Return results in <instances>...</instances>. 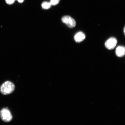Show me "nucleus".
I'll list each match as a JSON object with an SVG mask.
<instances>
[{
	"instance_id": "423d86ee",
	"label": "nucleus",
	"mask_w": 125,
	"mask_h": 125,
	"mask_svg": "<svg viewBox=\"0 0 125 125\" xmlns=\"http://www.w3.org/2000/svg\"><path fill=\"white\" fill-rule=\"evenodd\" d=\"M115 54L117 57H123L125 55V47L123 46L117 47L115 50Z\"/></svg>"
},
{
	"instance_id": "f257e3e1",
	"label": "nucleus",
	"mask_w": 125,
	"mask_h": 125,
	"mask_svg": "<svg viewBox=\"0 0 125 125\" xmlns=\"http://www.w3.org/2000/svg\"><path fill=\"white\" fill-rule=\"evenodd\" d=\"M15 86L13 83L10 81H6L0 87V92L2 94H10L14 90Z\"/></svg>"
},
{
	"instance_id": "9d476101",
	"label": "nucleus",
	"mask_w": 125,
	"mask_h": 125,
	"mask_svg": "<svg viewBox=\"0 0 125 125\" xmlns=\"http://www.w3.org/2000/svg\"><path fill=\"white\" fill-rule=\"evenodd\" d=\"M18 0L19 2L22 3L23 2L24 0Z\"/></svg>"
},
{
	"instance_id": "f03ea898",
	"label": "nucleus",
	"mask_w": 125,
	"mask_h": 125,
	"mask_svg": "<svg viewBox=\"0 0 125 125\" xmlns=\"http://www.w3.org/2000/svg\"><path fill=\"white\" fill-rule=\"evenodd\" d=\"M0 117L2 121L6 122H9L11 121L12 118L10 111L7 108L1 109L0 111Z\"/></svg>"
},
{
	"instance_id": "1a4fd4ad",
	"label": "nucleus",
	"mask_w": 125,
	"mask_h": 125,
	"mask_svg": "<svg viewBox=\"0 0 125 125\" xmlns=\"http://www.w3.org/2000/svg\"><path fill=\"white\" fill-rule=\"evenodd\" d=\"M16 0H6V2L8 4H11L13 3Z\"/></svg>"
},
{
	"instance_id": "0eeeda50",
	"label": "nucleus",
	"mask_w": 125,
	"mask_h": 125,
	"mask_svg": "<svg viewBox=\"0 0 125 125\" xmlns=\"http://www.w3.org/2000/svg\"><path fill=\"white\" fill-rule=\"evenodd\" d=\"M51 5L50 2H44L42 4V7L43 9H48L50 8L51 7Z\"/></svg>"
},
{
	"instance_id": "9b49d317",
	"label": "nucleus",
	"mask_w": 125,
	"mask_h": 125,
	"mask_svg": "<svg viewBox=\"0 0 125 125\" xmlns=\"http://www.w3.org/2000/svg\"><path fill=\"white\" fill-rule=\"evenodd\" d=\"M123 32H124V35L125 36V26L124 28V29H123Z\"/></svg>"
},
{
	"instance_id": "6e6552de",
	"label": "nucleus",
	"mask_w": 125,
	"mask_h": 125,
	"mask_svg": "<svg viewBox=\"0 0 125 125\" xmlns=\"http://www.w3.org/2000/svg\"><path fill=\"white\" fill-rule=\"evenodd\" d=\"M60 0H51L50 3L51 5H55L58 4Z\"/></svg>"
},
{
	"instance_id": "20e7f679",
	"label": "nucleus",
	"mask_w": 125,
	"mask_h": 125,
	"mask_svg": "<svg viewBox=\"0 0 125 125\" xmlns=\"http://www.w3.org/2000/svg\"><path fill=\"white\" fill-rule=\"evenodd\" d=\"M117 43V39L114 37H111L107 40L105 43V46L107 49L111 50L114 49Z\"/></svg>"
},
{
	"instance_id": "39448f33",
	"label": "nucleus",
	"mask_w": 125,
	"mask_h": 125,
	"mask_svg": "<svg viewBox=\"0 0 125 125\" xmlns=\"http://www.w3.org/2000/svg\"><path fill=\"white\" fill-rule=\"evenodd\" d=\"M86 36L85 34L82 32L77 33L74 36V40L77 42L79 43L85 40Z\"/></svg>"
},
{
	"instance_id": "7ed1b4c3",
	"label": "nucleus",
	"mask_w": 125,
	"mask_h": 125,
	"mask_svg": "<svg viewBox=\"0 0 125 125\" xmlns=\"http://www.w3.org/2000/svg\"><path fill=\"white\" fill-rule=\"evenodd\" d=\"M62 22L66 24L69 28H73L76 25L75 20L69 16H65L62 17Z\"/></svg>"
}]
</instances>
